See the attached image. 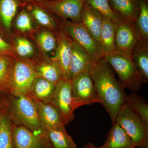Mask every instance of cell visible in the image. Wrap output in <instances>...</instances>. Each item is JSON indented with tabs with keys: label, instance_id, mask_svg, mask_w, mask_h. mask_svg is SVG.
I'll use <instances>...</instances> for the list:
<instances>
[{
	"label": "cell",
	"instance_id": "1",
	"mask_svg": "<svg viewBox=\"0 0 148 148\" xmlns=\"http://www.w3.org/2000/svg\"><path fill=\"white\" fill-rule=\"evenodd\" d=\"M89 73L100 103L109 114L112 123L115 122L120 108L125 103L124 88L116 78L114 69L104 58L92 63Z\"/></svg>",
	"mask_w": 148,
	"mask_h": 148
},
{
	"label": "cell",
	"instance_id": "2",
	"mask_svg": "<svg viewBox=\"0 0 148 148\" xmlns=\"http://www.w3.org/2000/svg\"><path fill=\"white\" fill-rule=\"evenodd\" d=\"M8 114L13 124L27 127L34 133L45 135L36 108L31 96L10 94Z\"/></svg>",
	"mask_w": 148,
	"mask_h": 148
},
{
	"label": "cell",
	"instance_id": "3",
	"mask_svg": "<svg viewBox=\"0 0 148 148\" xmlns=\"http://www.w3.org/2000/svg\"><path fill=\"white\" fill-rule=\"evenodd\" d=\"M104 58L116 72L124 89L135 93L145 83L130 56L115 52L106 55Z\"/></svg>",
	"mask_w": 148,
	"mask_h": 148
},
{
	"label": "cell",
	"instance_id": "4",
	"mask_svg": "<svg viewBox=\"0 0 148 148\" xmlns=\"http://www.w3.org/2000/svg\"><path fill=\"white\" fill-rule=\"evenodd\" d=\"M115 122L131 138L134 148L148 146V124L130 109L126 103L120 108Z\"/></svg>",
	"mask_w": 148,
	"mask_h": 148
},
{
	"label": "cell",
	"instance_id": "5",
	"mask_svg": "<svg viewBox=\"0 0 148 148\" xmlns=\"http://www.w3.org/2000/svg\"><path fill=\"white\" fill-rule=\"evenodd\" d=\"M61 19L59 21V29L80 45L88 53L92 62L104 58L101 43L92 38L82 23Z\"/></svg>",
	"mask_w": 148,
	"mask_h": 148
},
{
	"label": "cell",
	"instance_id": "6",
	"mask_svg": "<svg viewBox=\"0 0 148 148\" xmlns=\"http://www.w3.org/2000/svg\"><path fill=\"white\" fill-rule=\"evenodd\" d=\"M37 77L34 61L20 59L14 60L10 78L9 93L17 96L28 95Z\"/></svg>",
	"mask_w": 148,
	"mask_h": 148
},
{
	"label": "cell",
	"instance_id": "7",
	"mask_svg": "<svg viewBox=\"0 0 148 148\" xmlns=\"http://www.w3.org/2000/svg\"><path fill=\"white\" fill-rule=\"evenodd\" d=\"M71 81L73 104L75 110L82 106L100 103L89 72L78 74Z\"/></svg>",
	"mask_w": 148,
	"mask_h": 148
},
{
	"label": "cell",
	"instance_id": "8",
	"mask_svg": "<svg viewBox=\"0 0 148 148\" xmlns=\"http://www.w3.org/2000/svg\"><path fill=\"white\" fill-rule=\"evenodd\" d=\"M33 1L61 19L81 23L84 0H43Z\"/></svg>",
	"mask_w": 148,
	"mask_h": 148
},
{
	"label": "cell",
	"instance_id": "9",
	"mask_svg": "<svg viewBox=\"0 0 148 148\" xmlns=\"http://www.w3.org/2000/svg\"><path fill=\"white\" fill-rule=\"evenodd\" d=\"M50 102L61 114L65 125L73 120L75 110L73 104L71 80L62 79L56 84Z\"/></svg>",
	"mask_w": 148,
	"mask_h": 148
},
{
	"label": "cell",
	"instance_id": "10",
	"mask_svg": "<svg viewBox=\"0 0 148 148\" xmlns=\"http://www.w3.org/2000/svg\"><path fill=\"white\" fill-rule=\"evenodd\" d=\"M140 41L134 22L123 21L117 24L115 38V52L131 56Z\"/></svg>",
	"mask_w": 148,
	"mask_h": 148
},
{
	"label": "cell",
	"instance_id": "11",
	"mask_svg": "<svg viewBox=\"0 0 148 148\" xmlns=\"http://www.w3.org/2000/svg\"><path fill=\"white\" fill-rule=\"evenodd\" d=\"M56 31L57 45L55 56L50 59L59 68L63 79L70 80V66L72 47L69 37L61 29Z\"/></svg>",
	"mask_w": 148,
	"mask_h": 148
},
{
	"label": "cell",
	"instance_id": "12",
	"mask_svg": "<svg viewBox=\"0 0 148 148\" xmlns=\"http://www.w3.org/2000/svg\"><path fill=\"white\" fill-rule=\"evenodd\" d=\"M14 148H53L45 135H38L27 127L14 124Z\"/></svg>",
	"mask_w": 148,
	"mask_h": 148
},
{
	"label": "cell",
	"instance_id": "13",
	"mask_svg": "<svg viewBox=\"0 0 148 148\" xmlns=\"http://www.w3.org/2000/svg\"><path fill=\"white\" fill-rule=\"evenodd\" d=\"M31 97L34 103L40 121L45 130L59 125H65L61 114L50 102H41L32 96Z\"/></svg>",
	"mask_w": 148,
	"mask_h": 148
},
{
	"label": "cell",
	"instance_id": "14",
	"mask_svg": "<svg viewBox=\"0 0 148 148\" xmlns=\"http://www.w3.org/2000/svg\"><path fill=\"white\" fill-rule=\"evenodd\" d=\"M69 38L72 47V56L70 66L71 80L78 74L89 72L93 62L88 53L80 45L69 37Z\"/></svg>",
	"mask_w": 148,
	"mask_h": 148
},
{
	"label": "cell",
	"instance_id": "15",
	"mask_svg": "<svg viewBox=\"0 0 148 148\" xmlns=\"http://www.w3.org/2000/svg\"><path fill=\"white\" fill-rule=\"evenodd\" d=\"M103 16L98 11L84 1L81 23L92 38L100 43Z\"/></svg>",
	"mask_w": 148,
	"mask_h": 148
},
{
	"label": "cell",
	"instance_id": "16",
	"mask_svg": "<svg viewBox=\"0 0 148 148\" xmlns=\"http://www.w3.org/2000/svg\"><path fill=\"white\" fill-rule=\"evenodd\" d=\"M20 5L17 0H0V33L5 38L10 34L12 20Z\"/></svg>",
	"mask_w": 148,
	"mask_h": 148
},
{
	"label": "cell",
	"instance_id": "17",
	"mask_svg": "<svg viewBox=\"0 0 148 148\" xmlns=\"http://www.w3.org/2000/svg\"><path fill=\"white\" fill-rule=\"evenodd\" d=\"M112 9L124 21L135 22L139 12L138 0H109Z\"/></svg>",
	"mask_w": 148,
	"mask_h": 148
},
{
	"label": "cell",
	"instance_id": "18",
	"mask_svg": "<svg viewBox=\"0 0 148 148\" xmlns=\"http://www.w3.org/2000/svg\"><path fill=\"white\" fill-rule=\"evenodd\" d=\"M97 148H134L131 138L121 127L114 122L107 134L105 143Z\"/></svg>",
	"mask_w": 148,
	"mask_h": 148
},
{
	"label": "cell",
	"instance_id": "19",
	"mask_svg": "<svg viewBox=\"0 0 148 148\" xmlns=\"http://www.w3.org/2000/svg\"><path fill=\"white\" fill-rule=\"evenodd\" d=\"M117 24L110 18L103 16L101 29V44L103 56L115 52V38Z\"/></svg>",
	"mask_w": 148,
	"mask_h": 148
},
{
	"label": "cell",
	"instance_id": "20",
	"mask_svg": "<svg viewBox=\"0 0 148 148\" xmlns=\"http://www.w3.org/2000/svg\"><path fill=\"white\" fill-rule=\"evenodd\" d=\"M45 133L53 148H78L64 125L46 129Z\"/></svg>",
	"mask_w": 148,
	"mask_h": 148
},
{
	"label": "cell",
	"instance_id": "21",
	"mask_svg": "<svg viewBox=\"0 0 148 148\" xmlns=\"http://www.w3.org/2000/svg\"><path fill=\"white\" fill-rule=\"evenodd\" d=\"M24 5L27 6L26 9L38 24L49 29L57 30L58 26L53 14L35 3L33 0Z\"/></svg>",
	"mask_w": 148,
	"mask_h": 148
},
{
	"label": "cell",
	"instance_id": "22",
	"mask_svg": "<svg viewBox=\"0 0 148 148\" xmlns=\"http://www.w3.org/2000/svg\"><path fill=\"white\" fill-rule=\"evenodd\" d=\"M56 84L38 77L31 87L29 95L43 102H50L55 90Z\"/></svg>",
	"mask_w": 148,
	"mask_h": 148
},
{
	"label": "cell",
	"instance_id": "23",
	"mask_svg": "<svg viewBox=\"0 0 148 148\" xmlns=\"http://www.w3.org/2000/svg\"><path fill=\"white\" fill-rule=\"evenodd\" d=\"M34 64L37 77L56 84L63 79L59 68L50 59L48 61H34Z\"/></svg>",
	"mask_w": 148,
	"mask_h": 148
},
{
	"label": "cell",
	"instance_id": "24",
	"mask_svg": "<svg viewBox=\"0 0 148 148\" xmlns=\"http://www.w3.org/2000/svg\"><path fill=\"white\" fill-rule=\"evenodd\" d=\"M131 56L135 66L143 76L145 82H148V42L140 41Z\"/></svg>",
	"mask_w": 148,
	"mask_h": 148
},
{
	"label": "cell",
	"instance_id": "25",
	"mask_svg": "<svg viewBox=\"0 0 148 148\" xmlns=\"http://www.w3.org/2000/svg\"><path fill=\"white\" fill-rule=\"evenodd\" d=\"M138 1L139 12L134 24L140 41L148 42V1Z\"/></svg>",
	"mask_w": 148,
	"mask_h": 148
},
{
	"label": "cell",
	"instance_id": "26",
	"mask_svg": "<svg viewBox=\"0 0 148 148\" xmlns=\"http://www.w3.org/2000/svg\"><path fill=\"white\" fill-rule=\"evenodd\" d=\"M125 103L145 122L148 124V105L143 97L132 92L126 95Z\"/></svg>",
	"mask_w": 148,
	"mask_h": 148
},
{
	"label": "cell",
	"instance_id": "27",
	"mask_svg": "<svg viewBox=\"0 0 148 148\" xmlns=\"http://www.w3.org/2000/svg\"><path fill=\"white\" fill-rule=\"evenodd\" d=\"M12 57L0 56V89L8 93L11 71L14 60Z\"/></svg>",
	"mask_w": 148,
	"mask_h": 148
},
{
	"label": "cell",
	"instance_id": "28",
	"mask_svg": "<svg viewBox=\"0 0 148 148\" xmlns=\"http://www.w3.org/2000/svg\"><path fill=\"white\" fill-rule=\"evenodd\" d=\"M13 127V123L7 114L0 130V148H14Z\"/></svg>",
	"mask_w": 148,
	"mask_h": 148
},
{
	"label": "cell",
	"instance_id": "29",
	"mask_svg": "<svg viewBox=\"0 0 148 148\" xmlns=\"http://www.w3.org/2000/svg\"><path fill=\"white\" fill-rule=\"evenodd\" d=\"M98 11L103 16L108 17L114 23L118 24L124 20L120 18L111 8L109 0H84Z\"/></svg>",
	"mask_w": 148,
	"mask_h": 148
},
{
	"label": "cell",
	"instance_id": "30",
	"mask_svg": "<svg viewBox=\"0 0 148 148\" xmlns=\"http://www.w3.org/2000/svg\"><path fill=\"white\" fill-rule=\"evenodd\" d=\"M36 40L38 45L44 52L48 53L56 49V37L49 31L40 32L37 36Z\"/></svg>",
	"mask_w": 148,
	"mask_h": 148
},
{
	"label": "cell",
	"instance_id": "31",
	"mask_svg": "<svg viewBox=\"0 0 148 148\" xmlns=\"http://www.w3.org/2000/svg\"><path fill=\"white\" fill-rule=\"evenodd\" d=\"M23 6L22 9L17 14L15 20L16 27L20 32H30L33 28V18L27 9Z\"/></svg>",
	"mask_w": 148,
	"mask_h": 148
},
{
	"label": "cell",
	"instance_id": "32",
	"mask_svg": "<svg viewBox=\"0 0 148 148\" xmlns=\"http://www.w3.org/2000/svg\"><path fill=\"white\" fill-rule=\"evenodd\" d=\"M15 49L17 54L23 58L30 57L34 53V48L33 45L25 38H16Z\"/></svg>",
	"mask_w": 148,
	"mask_h": 148
},
{
	"label": "cell",
	"instance_id": "33",
	"mask_svg": "<svg viewBox=\"0 0 148 148\" xmlns=\"http://www.w3.org/2000/svg\"><path fill=\"white\" fill-rule=\"evenodd\" d=\"M13 46L7 41L5 39L0 33V56H9L13 55Z\"/></svg>",
	"mask_w": 148,
	"mask_h": 148
},
{
	"label": "cell",
	"instance_id": "34",
	"mask_svg": "<svg viewBox=\"0 0 148 148\" xmlns=\"http://www.w3.org/2000/svg\"><path fill=\"white\" fill-rule=\"evenodd\" d=\"M9 95L8 92L0 89V112L7 109Z\"/></svg>",
	"mask_w": 148,
	"mask_h": 148
},
{
	"label": "cell",
	"instance_id": "35",
	"mask_svg": "<svg viewBox=\"0 0 148 148\" xmlns=\"http://www.w3.org/2000/svg\"><path fill=\"white\" fill-rule=\"evenodd\" d=\"M7 114L8 112L7 109L6 110H3L0 112V130L1 129L4 119L6 115Z\"/></svg>",
	"mask_w": 148,
	"mask_h": 148
},
{
	"label": "cell",
	"instance_id": "36",
	"mask_svg": "<svg viewBox=\"0 0 148 148\" xmlns=\"http://www.w3.org/2000/svg\"><path fill=\"white\" fill-rule=\"evenodd\" d=\"M83 148H97L93 143L90 142H87Z\"/></svg>",
	"mask_w": 148,
	"mask_h": 148
},
{
	"label": "cell",
	"instance_id": "37",
	"mask_svg": "<svg viewBox=\"0 0 148 148\" xmlns=\"http://www.w3.org/2000/svg\"><path fill=\"white\" fill-rule=\"evenodd\" d=\"M21 4V5H25V4L27 3L29 1H31V0H17Z\"/></svg>",
	"mask_w": 148,
	"mask_h": 148
},
{
	"label": "cell",
	"instance_id": "38",
	"mask_svg": "<svg viewBox=\"0 0 148 148\" xmlns=\"http://www.w3.org/2000/svg\"><path fill=\"white\" fill-rule=\"evenodd\" d=\"M34 1H42L43 0H34Z\"/></svg>",
	"mask_w": 148,
	"mask_h": 148
},
{
	"label": "cell",
	"instance_id": "39",
	"mask_svg": "<svg viewBox=\"0 0 148 148\" xmlns=\"http://www.w3.org/2000/svg\"><path fill=\"white\" fill-rule=\"evenodd\" d=\"M144 148H148V147H146Z\"/></svg>",
	"mask_w": 148,
	"mask_h": 148
},
{
	"label": "cell",
	"instance_id": "40",
	"mask_svg": "<svg viewBox=\"0 0 148 148\" xmlns=\"http://www.w3.org/2000/svg\"><path fill=\"white\" fill-rule=\"evenodd\" d=\"M45 1H49V0H45Z\"/></svg>",
	"mask_w": 148,
	"mask_h": 148
}]
</instances>
